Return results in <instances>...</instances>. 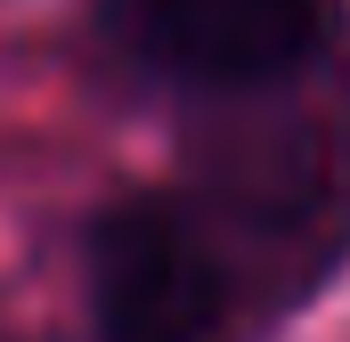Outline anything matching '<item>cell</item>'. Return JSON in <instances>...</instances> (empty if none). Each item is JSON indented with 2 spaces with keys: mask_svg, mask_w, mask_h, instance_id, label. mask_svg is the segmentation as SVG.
Listing matches in <instances>:
<instances>
[{
  "mask_svg": "<svg viewBox=\"0 0 350 342\" xmlns=\"http://www.w3.org/2000/svg\"><path fill=\"white\" fill-rule=\"evenodd\" d=\"M90 318L106 342H245L253 277L196 196H122L90 220Z\"/></svg>",
  "mask_w": 350,
  "mask_h": 342,
  "instance_id": "obj_1",
  "label": "cell"
},
{
  "mask_svg": "<svg viewBox=\"0 0 350 342\" xmlns=\"http://www.w3.org/2000/svg\"><path fill=\"white\" fill-rule=\"evenodd\" d=\"M98 16L172 90H269L326 57L342 0H98Z\"/></svg>",
  "mask_w": 350,
  "mask_h": 342,
  "instance_id": "obj_2",
  "label": "cell"
}]
</instances>
